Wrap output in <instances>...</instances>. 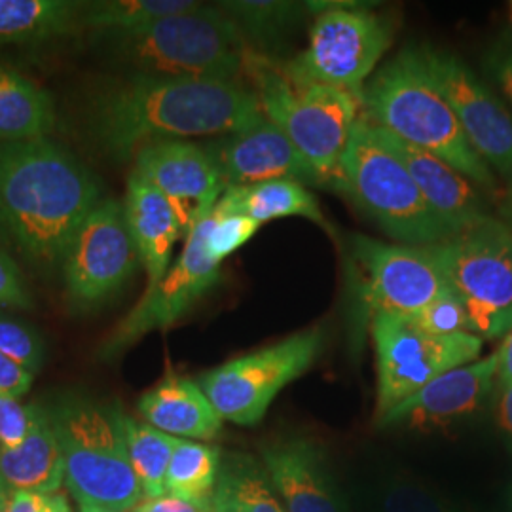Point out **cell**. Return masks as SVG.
<instances>
[{"label": "cell", "instance_id": "obj_10", "mask_svg": "<svg viewBox=\"0 0 512 512\" xmlns=\"http://www.w3.org/2000/svg\"><path fill=\"white\" fill-rule=\"evenodd\" d=\"M321 348L323 329L302 330L205 372L198 384L222 420L256 425L281 389L310 370Z\"/></svg>", "mask_w": 512, "mask_h": 512}, {"label": "cell", "instance_id": "obj_20", "mask_svg": "<svg viewBox=\"0 0 512 512\" xmlns=\"http://www.w3.org/2000/svg\"><path fill=\"white\" fill-rule=\"evenodd\" d=\"M378 131L385 145L406 165L408 173L420 188L421 196L429 203L433 213L444 222V226L452 232V236H458L459 232L490 217L480 192L452 165L420 148L406 145L393 135L385 133L384 129L378 128Z\"/></svg>", "mask_w": 512, "mask_h": 512}, {"label": "cell", "instance_id": "obj_36", "mask_svg": "<svg viewBox=\"0 0 512 512\" xmlns=\"http://www.w3.org/2000/svg\"><path fill=\"white\" fill-rule=\"evenodd\" d=\"M35 404L19 403L18 397L0 391V448H18L31 431Z\"/></svg>", "mask_w": 512, "mask_h": 512}, {"label": "cell", "instance_id": "obj_37", "mask_svg": "<svg viewBox=\"0 0 512 512\" xmlns=\"http://www.w3.org/2000/svg\"><path fill=\"white\" fill-rule=\"evenodd\" d=\"M33 306V294L29 291L25 275L6 247L0 243V308L31 310Z\"/></svg>", "mask_w": 512, "mask_h": 512}, {"label": "cell", "instance_id": "obj_28", "mask_svg": "<svg viewBox=\"0 0 512 512\" xmlns=\"http://www.w3.org/2000/svg\"><path fill=\"white\" fill-rule=\"evenodd\" d=\"M194 0H97L82 2L80 29H90L95 38L128 35L173 14L196 8Z\"/></svg>", "mask_w": 512, "mask_h": 512}, {"label": "cell", "instance_id": "obj_7", "mask_svg": "<svg viewBox=\"0 0 512 512\" xmlns=\"http://www.w3.org/2000/svg\"><path fill=\"white\" fill-rule=\"evenodd\" d=\"M249 74L262 114L291 139L321 184L334 186L361 118V95L329 86L298 88L260 54L253 57Z\"/></svg>", "mask_w": 512, "mask_h": 512}, {"label": "cell", "instance_id": "obj_46", "mask_svg": "<svg viewBox=\"0 0 512 512\" xmlns=\"http://www.w3.org/2000/svg\"><path fill=\"white\" fill-rule=\"evenodd\" d=\"M80 505V512H120V511H112V509H107V507H97V505H88V503H78Z\"/></svg>", "mask_w": 512, "mask_h": 512}, {"label": "cell", "instance_id": "obj_48", "mask_svg": "<svg viewBox=\"0 0 512 512\" xmlns=\"http://www.w3.org/2000/svg\"><path fill=\"white\" fill-rule=\"evenodd\" d=\"M511 16H512V8H511Z\"/></svg>", "mask_w": 512, "mask_h": 512}, {"label": "cell", "instance_id": "obj_45", "mask_svg": "<svg viewBox=\"0 0 512 512\" xmlns=\"http://www.w3.org/2000/svg\"><path fill=\"white\" fill-rule=\"evenodd\" d=\"M501 220L509 226V230L512 232V184H509V190H507L505 200H503V207H501Z\"/></svg>", "mask_w": 512, "mask_h": 512}, {"label": "cell", "instance_id": "obj_18", "mask_svg": "<svg viewBox=\"0 0 512 512\" xmlns=\"http://www.w3.org/2000/svg\"><path fill=\"white\" fill-rule=\"evenodd\" d=\"M260 456L285 511L346 512L325 452L313 440H272L262 446Z\"/></svg>", "mask_w": 512, "mask_h": 512}, {"label": "cell", "instance_id": "obj_29", "mask_svg": "<svg viewBox=\"0 0 512 512\" xmlns=\"http://www.w3.org/2000/svg\"><path fill=\"white\" fill-rule=\"evenodd\" d=\"M220 461L222 454L217 446L179 439L165 476V492L186 501L211 503Z\"/></svg>", "mask_w": 512, "mask_h": 512}, {"label": "cell", "instance_id": "obj_9", "mask_svg": "<svg viewBox=\"0 0 512 512\" xmlns=\"http://www.w3.org/2000/svg\"><path fill=\"white\" fill-rule=\"evenodd\" d=\"M319 6V4H315ZM391 25L378 14L353 4L319 8L304 52L283 71L294 86H329L363 92V84L391 48Z\"/></svg>", "mask_w": 512, "mask_h": 512}, {"label": "cell", "instance_id": "obj_15", "mask_svg": "<svg viewBox=\"0 0 512 512\" xmlns=\"http://www.w3.org/2000/svg\"><path fill=\"white\" fill-rule=\"evenodd\" d=\"M421 61L450 103L469 145L512 184V114L458 55L421 46Z\"/></svg>", "mask_w": 512, "mask_h": 512}, {"label": "cell", "instance_id": "obj_41", "mask_svg": "<svg viewBox=\"0 0 512 512\" xmlns=\"http://www.w3.org/2000/svg\"><path fill=\"white\" fill-rule=\"evenodd\" d=\"M499 365H497V385L511 387L512 385V329L505 334V342L497 351Z\"/></svg>", "mask_w": 512, "mask_h": 512}, {"label": "cell", "instance_id": "obj_6", "mask_svg": "<svg viewBox=\"0 0 512 512\" xmlns=\"http://www.w3.org/2000/svg\"><path fill=\"white\" fill-rule=\"evenodd\" d=\"M120 408L67 397L50 408L65 463V484L78 503L131 512L143 499L124 439Z\"/></svg>", "mask_w": 512, "mask_h": 512}, {"label": "cell", "instance_id": "obj_21", "mask_svg": "<svg viewBox=\"0 0 512 512\" xmlns=\"http://www.w3.org/2000/svg\"><path fill=\"white\" fill-rule=\"evenodd\" d=\"M124 213L141 266L147 272V293L164 279L171 268L173 249L186 234V228L173 203L160 190L133 173L126 188Z\"/></svg>", "mask_w": 512, "mask_h": 512}, {"label": "cell", "instance_id": "obj_24", "mask_svg": "<svg viewBox=\"0 0 512 512\" xmlns=\"http://www.w3.org/2000/svg\"><path fill=\"white\" fill-rule=\"evenodd\" d=\"M213 213L241 215L255 220L258 224L285 217H302L332 234V226L308 186L287 179L247 186H228L222 192Z\"/></svg>", "mask_w": 512, "mask_h": 512}, {"label": "cell", "instance_id": "obj_12", "mask_svg": "<svg viewBox=\"0 0 512 512\" xmlns=\"http://www.w3.org/2000/svg\"><path fill=\"white\" fill-rule=\"evenodd\" d=\"M349 256L359 283L363 317H408L452 291L439 258L429 247L385 243L355 234Z\"/></svg>", "mask_w": 512, "mask_h": 512}, {"label": "cell", "instance_id": "obj_34", "mask_svg": "<svg viewBox=\"0 0 512 512\" xmlns=\"http://www.w3.org/2000/svg\"><path fill=\"white\" fill-rule=\"evenodd\" d=\"M408 319L418 329L427 334H435V336H450V334H458V332H469L467 311L454 291L442 294L437 300L427 304L425 308L408 315Z\"/></svg>", "mask_w": 512, "mask_h": 512}, {"label": "cell", "instance_id": "obj_47", "mask_svg": "<svg viewBox=\"0 0 512 512\" xmlns=\"http://www.w3.org/2000/svg\"><path fill=\"white\" fill-rule=\"evenodd\" d=\"M8 494H10V490L6 488V484L0 480V512H4V507H6V499H8Z\"/></svg>", "mask_w": 512, "mask_h": 512}, {"label": "cell", "instance_id": "obj_17", "mask_svg": "<svg viewBox=\"0 0 512 512\" xmlns=\"http://www.w3.org/2000/svg\"><path fill=\"white\" fill-rule=\"evenodd\" d=\"M228 186L296 181L319 186L321 179L291 139L266 116L251 128L222 135L205 145Z\"/></svg>", "mask_w": 512, "mask_h": 512}, {"label": "cell", "instance_id": "obj_40", "mask_svg": "<svg viewBox=\"0 0 512 512\" xmlns=\"http://www.w3.org/2000/svg\"><path fill=\"white\" fill-rule=\"evenodd\" d=\"M33 374L0 353V391L21 399L33 385Z\"/></svg>", "mask_w": 512, "mask_h": 512}, {"label": "cell", "instance_id": "obj_16", "mask_svg": "<svg viewBox=\"0 0 512 512\" xmlns=\"http://www.w3.org/2000/svg\"><path fill=\"white\" fill-rule=\"evenodd\" d=\"M133 175L160 190L183 220L186 234L211 213L226 183L207 148L192 141H160L135 154Z\"/></svg>", "mask_w": 512, "mask_h": 512}, {"label": "cell", "instance_id": "obj_4", "mask_svg": "<svg viewBox=\"0 0 512 512\" xmlns=\"http://www.w3.org/2000/svg\"><path fill=\"white\" fill-rule=\"evenodd\" d=\"M129 73L241 82L258 52L219 6L160 19L128 35L99 38Z\"/></svg>", "mask_w": 512, "mask_h": 512}, {"label": "cell", "instance_id": "obj_35", "mask_svg": "<svg viewBox=\"0 0 512 512\" xmlns=\"http://www.w3.org/2000/svg\"><path fill=\"white\" fill-rule=\"evenodd\" d=\"M262 224L241 215H211V226L207 232V253L222 264L234 255L249 239L255 236Z\"/></svg>", "mask_w": 512, "mask_h": 512}, {"label": "cell", "instance_id": "obj_39", "mask_svg": "<svg viewBox=\"0 0 512 512\" xmlns=\"http://www.w3.org/2000/svg\"><path fill=\"white\" fill-rule=\"evenodd\" d=\"M131 512H213V505L186 501L181 497L165 494L160 497H145Z\"/></svg>", "mask_w": 512, "mask_h": 512}, {"label": "cell", "instance_id": "obj_19", "mask_svg": "<svg viewBox=\"0 0 512 512\" xmlns=\"http://www.w3.org/2000/svg\"><path fill=\"white\" fill-rule=\"evenodd\" d=\"M497 351L423 385L380 418L382 427H433L478 410L497 384Z\"/></svg>", "mask_w": 512, "mask_h": 512}, {"label": "cell", "instance_id": "obj_38", "mask_svg": "<svg viewBox=\"0 0 512 512\" xmlns=\"http://www.w3.org/2000/svg\"><path fill=\"white\" fill-rule=\"evenodd\" d=\"M488 71L512 103V33H505L488 54Z\"/></svg>", "mask_w": 512, "mask_h": 512}, {"label": "cell", "instance_id": "obj_11", "mask_svg": "<svg viewBox=\"0 0 512 512\" xmlns=\"http://www.w3.org/2000/svg\"><path fill=\"white\" fill-rule=\"evenodd\" d=\"M370 323L378 366V420L431 380L475 363L482 351V338L471 332L435 336L397 315H376Z\"/></svg>", "mask_w": 512, "mask_h": 512}, {"label": "cell", "instance_id": "obj_42", "mask_svg": "<svg viewBox=\"0 0 512 512\" xmlns=\"http://www.w3.org/2000/svg\"><path fill=\"white\" fill-rule=\"evenodd\" d=\"M40 501H42L40 494L10 490L4 512H38L40 511Z\"/></svg>", "mask_w": 512, "mask_h": 512}, {"label": "cell", "instance_id": "obj_43", "mask_svg": "<svg viewBox=\"0 0 512 512\" xmlns=\"http://www.w3.org/2000/svg\"><path fill=\"white\" fill-rule=\"evenodd\" d=\"M495 414H497V423L503 429V433L512 439V385L501 389L497 406H495Z\"/></svg>", "mask_w": 512, "mask_h": 512}, {"label": "cell", "instance_id": "obj_13", "mask_svg": "<svg viewBox=\"0 0 512 512\" xmlns=\"http://www.w3.org/2000/svg\"><path fill=\"white\" fill-rule=\"evenodd\" d=\"M61 266L74 313L97 310L122 293L141 266L124 203L112 198L99 203L80 226Z\"/></svg>", "mask_w": 512, "mask_h": 512}, {"label": "cell", "instance_id": "obj_14", "mask_svg": "<svg viewBox=\"0 0 512 512\" xmlns=\"http://www.w3.org/2000/svg\"><path fill=\"white\" fill-rule=\"evenodd\" d=\"M211 215L213 211L194 222L186 234L183 253L164 279L143 293L137 306L103 340L97 353L101 361L120 359L150 332L173 327L219 283L220 264L207 253Z\"/></svg>", "mask_w": 512, "mask_h": 512}, {"label": "cell", "instance_id": "obj_22", "mask_svg": "<svg viewBox=\"0 0 512 512\" xmlns=\"http://www.w3.org/2000/svg\"><path fill=\"white\" fill-rule=\"evenodd\" d=\"M139 412L152 427L175 439L213 440L222 418L198 382L167 376L139 399Z\"/></svg>", "mask_w": 512, "mask_h": 512}, {"label": "cell", "instance_id": "obj_8", "mask_svg": "<svg viewBox=\"0 0 512 512\" xmlns=\"http://www.w3.org/2000/svg\"><path fill=\"white\" fill-rule=\"evenodd\" d=\"M452 291L469 317V332L499 338L512 329V232L486 217L433 245Z\"/></svg>", "mask_w": 512, "mask_h": 512}, {"label": "cell", "instance_id": "obj_30", "mask_svg": "<svg viewBox=\"0 0 512 512\" xmlns=\"http://www.w3.org/2000/svg\"><path fill=\"white\" fill-rule=\"evenodd\" d=\"M120 423L128 446L133 471L145 497L165 495V476L179 439L152 427L147 421L133 420L120 412Z\"/></svg>", "mask_w": 512, "mask_h": 512}, {"label": "cell", "instance_id": "obj_2", "mask_svg": "<svg viewBox=\"0 0 512 512\" xmlns=\"http://www.w3.org/2000/svg\"><path fill=\"white\" fill-rule=\"evenodd\" d=\"M103 188L73 150L48 137L0 143V241L38 270L63 264Z\"/></svg>", "mask_w": 512, "mask_h": 512}, {"label": "cell", "instance_id": "obj_27", "mask_svg": "<svg viewBox=\"0 0 512 512\" xmlns=\"http://www.w3.org/2000/svg\"><path fill=\"white\" fill-rule=\"evenodd\" d=\"M211 505L213 512H287L264 465L245 454L222 458Z\"/></svg>", "mask_w": 512, "mask_h": 512}, {"label": "cell", "instance_id": "obj_25", "mask_svg": "<svg viewBox=\"0 0 512 512\" xmlns=\"http://www.w3.org/2000/svg\"><path fill=\"white\" fill-rule=\"evenodd\" d=\"M54 126L52 95L29 76L0 65V143L48 137Z\"/></svg>", "mask_w": 512, "mask_h": 512}, {"label": "cell", "instance_id": "obj_33", "mask_svg": "<svg viewBox=\"0 0 512 512\" xmlns=\"http://www.w3.org/2000/svg\"><path fill=\"white\" fill-rule=\"evenodd\" d=\"M0 353L35 376L44 365L46 346L35 327L0 311Z\"/></svg>", "mask_w": 512, "mask_h": 512}, {"label": "cell", "instance_id": "obj_3", "mask_svg": "<svg viewBox=\"0 0 512 512\" xmlns=\"http://www.w3.org/2000/svg\"><path fill=\"white\" fill-rule=\"evenodd\" d=\"M361 110L372 126L433 154L480 188L497 190L492 167L469 145L416 48H406L370 78L361 92Z\"/></svg>", "mask_w": 512, "mask_h": 512}, {"label": "cell", "instance_id": "obj_32", "mask_svg": "<svg viewBox=\"0 0 512 512\" xmlns=\"http://www.w3.org/2000/svg\"><path fill=\"white\" fill-rule=\"evenodd\" d=\"M378 512H459L418 480L395 476L376 495Z\"/></svg>", "mask_w": 512, "mask_h": 512}, {"label": "cell", "instance_id": "obj_44", "mask_svg": "<svg viewBox=\"0 0 512 512\" xmlns=\"http://www.w3.org/2000/svg\"><path fill=\"white\" fill-rule=\"evenodd\" d=\"M38 512H73L69 507V501L65 495L48 494L42 495L40 511Z\"/></svg>", "mask_w": 512, "mask_h": 512}, {"label": "cell", "instance_id": "obj_23", "mask_svg": "<svg viewBox=\"0 0 512 512\" xmlns=\"http://www.w3.org/2000/svg\"><path fill=\"white\" fill-rule=\"evenodd\" d=\"M0 480L8 490L55 494L65 482V463L50 408L35 404L29 435L18 448H0Z\"/></svg>", "mask_w": 512, "mask_h": 512}, {"label": "cell", "instance_id": "obj_5", "mask_svg": "<svg viewBox=\"0 0 512 512\" xmlns=\"http://www.w3.org/2000/svg\"><path fill=\"white\" fill-rule=\"evenodd\" d=\"M332 188L344 192L397 243L429 247L454 238L421 196L401 158L363 116L353 128Z\"/></svg>", "mask_w": 512, "mask_h": 512}, {"label": "cell", "instance_id": "obj_26", "mask_svg": "<svg viewBox=\"0 0 512 512\" xmlns=\"http://www.w3.org/2000/svg\"><path fill=\"white\" fill-rule=\"evenodd\" d=\"M82 2L0 0V44H37L80 29Z\"/></svg>", "mask_w": 512, "mask_h": 512}, {"label": "cell", "instance_id": "obj_1", "mask_svg": "<svg viewBox=\"0 0 512 512\" xmlns=\"http://www.w3.org/2000/svg\"><path fill=\"white\" fill-rule=\"evenodd\" d=\"M262 118L255 90L243 82L137 73L99 86L82 112L93 145L118 162L152 143L222 137Z\"/></svg>", "mask_w": 512, "mask_h": 512}, {"label": "cell", "instance_id": "obj_31", "mask_svg": "<svg viewBox=\"0 0 512 512\" xmlns=\"http://www.w3.org/2000/svg\"><path fill=\"white\" fill-rule=\"evenodd\" d=\"M217 6L238 25L249 44L274 42L310 8V4L279 0H230Z\"/></svg>", "mask_w": 512, "mask_h": 512}]
</instances>
